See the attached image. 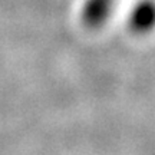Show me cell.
I'll return each instance as SVG.
<instances>
[{
	"label": "cell",
	"instance_id": "obj_1",
	"mask_svg": "<svg viewBox=\"0 0 155 155\" xmlns=\"http://www.w3.org/2000/svg\"><path fill=\"white\" fill-rule=\"evenodd\" d=\"M112 0H89L85 7V19L89 25H99L111 10Z\"/></svg>",
	"mask_w": 155,
	"mask_h": 155
},
{
	"label": "cell",
	"instance_id": "obj_2",
	"mask_svg": "<svg viewBox=\"0 0 155 155\" xmlns=\"http://www.w3.org/2000/svg\"><path fill=\"white\" fill-rule=\"evenodd\" d=\"M155 22V6L152 3L141 5L134 13V25L138 29L150 28Z\"/></svg>",
	"mask_w": 155,
	"mask_h": 155
}]
</instances>
